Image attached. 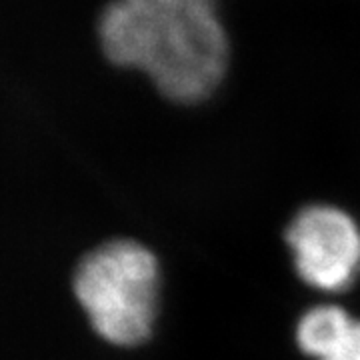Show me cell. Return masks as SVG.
Returning a JSON list of instances; mask_svg holds the SVG:
<instances>
[{"label": "cell", "instance_id": "277c9868", "mask_svg": "<svg viewBox=\"0 0 360 360\" xmlns=\"http://www.w3.org/2000/svg\"><path fill=\"white\" fill-rule=\"evenodd\" d=\"M352 316L336 304L307 310L296 324V345L312 359L322 360L352 324Z\"/></svg>", "mask_w": 360, "mask_h": 360}, {"label": "cell", "instance_id": "7a4b0ae2", "mask_svg": "<svg viewBox=\"0 0 360 360\" xmlns=\"http://www.w3.org/2000/svg\"><path fill=\"white\" fill-rule=\"evenodd\" d=\"M158 290V260L146 246L129 238L94 248L75 274V295L90 326L115 347H136L150 336Z\"/></svg>", "mask_w": 360, "mask_h": 360}, {"label": "cell", "instance_id": "3957f363", "mask_svg": "<svg viewBox=\"0 0 360 360\" xmlns=\"http://www.w3.org/2000/svg\"><path fill=\"white\" fill-rule=\"evenodd\" d=\"M286 245L304 283L322 292H342L360 274V226L347 210L312 205L296 214Z\"/></svg>", "mask_w": 360, "mask_h": 360}, {"label": "cell", "instance_id": "6da1fadb", "mask_svg": "<svg viewBox=\"0 0 360 360\" xmlns=\"http://www.w3.org/2000/svg\"><path fill=\"white\" fill-rule=\"evenodd\" d=\"M98 39L110 63L139 68L176 103H198L220 84L229 39L217 0H115Z\"/></svg>", "mask_w": 360, "mask_h": 360}, {"label": "cell", "instance_id": "5b68a950", "mask_svg": "<svg viewBox=\"0 0 360 360\" xmlns=\"http://www.w3.org/2000/svg\"><path fill=\"white\" fill-rule=\"evenodd\" d=\"M322 360H360V321L354 319L340 340Z\"/></svg>", "mask_w": 360, "mask_h": 360}]
</instances>
